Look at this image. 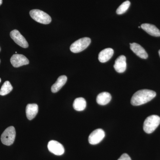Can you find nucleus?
<instances>
[{
  "mask_svg": "<svg viewBox=\"0 0 160 160\" xmlns=\"http://www.w3.org/2000/svg\"><path fill=\"white\" fill-rule=\"evenodd\" d=\"M130 5V2L129 1H126L124 2L117 9L116 12L118 14H122L126 12L129 9Z\"/></svg>",
  "mask_w": 160,
  "mask_h": 160,
  "instance_id": "nucleus-19",
  "label": "nucleus"
},
{
  "mask_svg": "<svg viewBox=\"0 0 160 160\" xmlns=\"http://www.w3.org/2000/svg\"><path fill=\"white\" fill-rule=\"evenodd\" d=\"M158 52H159V56H160V49L159 50Z\"/></svg>",
  "mask_w": 160,
  "mask_h": 160,
  "instance_id": "nucleus-22",
  "label": "nucleus"
},
{
  "mask_svg": "<svg viewBox=\"0 0 160 160\" xmlns=\"http://www.w3.org/2000/svg\"><path fill=\"white\" fill-rule=\"evenodd\" d=\"M111 98V94L109 92H104L98 95L96 101L99 105L105 106L110 102Z\"/></svg>",
  "mask_w": 160,
  "mask_h": 160,
  "instance_id": "nucleus-16",
  "label": "nucleus"
},
{
  "mask_svg": "<svg viewBox=\"0 0 160 160\" xmlns=\"http://www.w3.org/2000/svg\"><path fill=\"white\" fill-rule=\"evenodd\" d=\"M160 124V117L156 115H152L146 118L143 125V129L146 133H152Z\"/></svg>",
  "mask_w": 160,
  "mask_h": 160,
  "instance_id": "nucleus-2",
  "label": "nucleus"
},
{
  "mask_svg": "<svg viewBox=\"0 0 160 160\" xmlns=\"http://www.w3.org/2000/svg\"><path fill=\"white\" fill-rule=\"evenodd\" d=\"M11 38L18 45L24 48H28L29 44L25 38L17 29L12 31L10 33Z\"/></svg>",
  "mask_w": 160,
  "mask_h": 160,
  "instance_id": "nucleus-6",
  "label": "nucleus"
},
{
  "mask_svg": "<svg viewBox=\"0 0 160 160\" xmlns=\"http://www.w3.org/2000/svg\"><path fill=\"white\" fill-rule=\"evenodd\" d=\"M12 89L13 88L12 86L11 83L9 82V81H6L3 84L2 88L0 89V95L5 96L9 94Z\"/></svg>",
  "mask_w": 160,
  "mask_h": 160,
  "instance_id": "nucleus-18",
  "label": "nucleus"
},
{
  "mask_svg": "<svg viewBox=\"0 0 160 160\" xmlns=\"http://www.w3.org/2000/svg\"><path fill=\"white\" fill-rule=\"evenodd\" d=\"M16 130L13 126H9L6 129L1 136V141L4 145L10 146L14 142Z\"/></svg>",
  "mask_w": 160,
  "mask_h": 160,
  "instance_id": "nucleus-5",
  "label": "nucleus"
},
{
  "mask_svg": "<svg viewBox=\"0 0 160 160\" xmlns=\"http://www.w3.org/2000/svg\"><path fill=\"white\" fill-rule=\"evenodd\" d=\"M91 43V39L89 38L79 39L72 43L70 47V50L73 53H78L86 49Z\"/></svg>",
  "mask_w": 160,
  "mask_h": 160,
  "instance_id": "nucleus-4",
  "label": "nucleus"
},
{
  "mask_svg": "<svg viewBox=\"0 0 160 160\" xmlns=\"http://www.w3.org/2000/svg\"><path fill=\"white\" fill-rule=\"evenodd\" d=\"M12 65L15 68L29 64V60L25 56L22 54H15L13 55L10 59Z\"/></svg>",
  "mask_w": 160,
  "mask_h": 160,
  "instance_id": "nucleus-9",
  "label": "nucleus"
},
{
  "mask_svg": "<svg viewBox=\"0 0 160 160\" xmlns=\"http://www.w3.org/2000/svg\"><path fill=\"white\" fill-rule=\"evenodd\" d=\"M126 57L124 55L120 56L115 60L114 68L119 73H122L126 69Z\"/></svg>",
  "mask_w": 160,
  "mask_h": 160,
  "instance_id": "nucleus-11",
  "label": "nucleus"
},
{
  "mask_svg": "<svg viewBox=\"0 0 160 160\" xmlns=\"http://www.w3.org/2000/svg\"><path fill=\"white\" fill-rule=\"evenodd\" d=\"M31 17L38 22L49 24L51 22V18L49 15L39 9H32L29 12Z\"/></svg>",
  "mask_w": 160,
  "mask_h": 160,
  "instance_id": "nucleus-3",
  "label": "nucleus"
},
{
  "mask_svg": "<svg viewBox=\"0 0 160 160\" xmlns=\"http://www.w3.org/2000/svg\"><path fill=\"white\" fill-rule=\"evenodd\" d=\"M156 92L152 90L144 89L139 90L132 96L131 104L133 106H138L148 102L154 98Z\"/></svg>",
  "mask_w": 160,
  "mask_h": 160,
  "instance_id": "nucleus-1",
  "label": "nucleus"
},
{
  "mask_svg": "<svg viewBox=\"0 0 160 160\" xmlns=\"http://www.w3.org/2000/svg\"><path fill=\"white\" fill-rule=\"evenodd\" d=\"M114 51L111 48H106L100 52L98 55V59L101 62H108L113 56Z\"/></svg>",
  "mask_w": 160,
  "mask_h": 160,
  "instance_id": "nucleus-14",
  "label": "nucleus"
},
{
  "mask_svg": "<svg viewBox=\"0 0 160 160\" xmlns=\"http://www.w3.org/2000/svg\"><path fill=\"white\" fill-rule=\"evenodd\" d=\"M129 44L130 49L138 57L145 59L148 58V55L147 52L142 46L136 43H130Z\"/></svg>",
  "mask_w": 160,
  "mask_h": 160,
  "instance_id": "nucleus-10",
  "label": "nucleus"
},
{
  "mask_svg": "<svg viewBox=\"0 0 160 160\" xmlns=\"http://www.w3.org/2000/svg\"><path fill=\"white\" fill-rule=\"evenodd\" d=\"M86 102L83 98H78L74 100L73 103V107L75 110L78 111H83L86 109Z\"/></svg>",
  "mask_w": 160,
  "mask_h": 160,
  "instance_id": "nucleus-17",
  "label": "nucleus"
},
{
  "mask_svg": "<svg viewBox=\"0 0 160 160\" xmlns=\"http://www.w3.org/2000/svg\"><path fill=\"white\" fill-rule=\"evenodd\" d=\"M141 27L148 34L152 36L160 37V30L154 25L145 23L142 24Z\"/></svg>",
  "mask_w": 160,
  "mask_h": 160,
  "instance_id": "nucleus-12",
  "label": "nucleus"
},
{
  "mask_svg": "<svg viewBox=\"0 0 160 160\" xmlns=\"http://www.w3.org/2000/svg\"><path fill=\"white\" fill-rule=\"evenodd\" d=\"M118 160H132L129 155L127 153H123Z\"/></svg>",
  "mask_w": 160,
  "mask_h": 160,
  "instance_id": "nucleus-20",
  "label": "nucleus"
},
{
  "mask_svg": "<svg viewBox=\"0 0 160 160\" xmlns=\"http://www.w3.org/2000/svg\"><path fill=\"white\" fill-rule=\"evenodd\" d=\"M48 149L49 152L56 155H62L65 152V149L62 145L54 140L49 141L48 144Z\"/></svg>",
  "mask_w": 160,
  "mask_h": 160,
  "instance_id": "nucleus-8",
  "label": "nucleus"
},
{
  "mask_svg": "<svg viewBox=\"0 0 160 160\" xmlns=\"http://www.w3.org/2000/svg\"><path fill=\"white\" fill-rule=\"evenodd\" d=\"M26 115L28 120H32L38 112V106L36 104H29L26 107Z\"/></svg>",
  "mask_w": 160,
  "mask_h": 160,
  "instance_id": "nucleus-13",
  "label": "nucleus"
},
{
  "mask_svg": "<svg viewBox=\"0 0 160 160\" xmlns=\"http://www.w3.org/2000/svg\"><path fill=\"white\" fill-rule=\"evenodd\" d=\"M67 81V78L66 76L62 75L58 78L57 81L52 86L51 91L53 93H56L59 91L64 85L66 84Z\"/></svg>",
  "mask_w": 160,
  "mask_h": 160,
  "instance_id": "nucleus-15",
  "label": "nucleus"
},
{
  "mask_svg": "<svg viewBox=\"0 0 160 160\" xmlns=\"http://www.w3.org/2000/svg\"><path fill=\"white\" fill-rule=\"evenodd\" d=\"M1 78H0V83H1Z\"/></svg>",
  "mask_w": 160,
  "mask_h": 160,
  "instance_id": "nucleus-23",
  "label": "nucleus"
},
{
  "mask_svg": "<svg viewBox=\"0 0 160 160\" xmlns=\"http://www.w3.org/2000/svg\"><path fill=\"white\" fill-rule=\"evenodd\" d=\"M2 4V0H0V6Z\"/></svg>",
  "mask_w": 160,
  "mask_h": 160,
  "instance_id": "nucleus-21",
  "label": "nucleus"
},
{
  "mask_svg": "<svg viewBox=\"0 0 160 160\" xmlns=\"http://www.w3.org/2000/svg\"><path fill=\"white\" fill-rule=\"evenodd\" d=\"M105 136V132L103 129H98L91 132L89 137V142L91 145H96L99 143Z\"/></svg>",
  "mask_w": 160,
  "mask_h": 160,
  "instance_id": "nucleus-7",
  "label": "nucleus"
}]
</instances>
